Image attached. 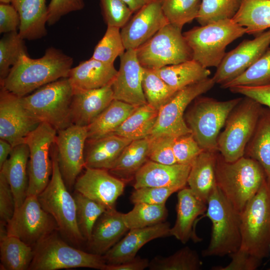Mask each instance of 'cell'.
<instances>
[{
    "label": "cell",
    "mask_w": 270,
    "mask_h": 270,
    "mask_svg": "<svg viewBox=\"0 0 270 270\" xmlns=\"http://www.w3.org/2000/svg\"><path fill=\"white\" fill-rule=\"evenodd\" d=\"M72 64V57L54 47L46 49L38 58H32L24 53L0 82V86L23 97L46 84L68 78Z\"/></svg>",
    "instance_id": "obj_1"
},
{
    "label": "cell",
    "mask_w": 270,
    "mask_h": 270,
    "mask_svg": "<svg viewBox=\"0 0 270 270\" xmlns=\"http://www.w3.org/2000/svg\"><path fill=\"white\" fill-rule=\"evenodd\" d=\"M216 178L218 188L240 213L267 178L262 166L254 160L244 156L227 162L220 154L216 156Z\"/></svg>",
    "instance_id": "obj_2"
},
{
    "label": "cell",
    "mask_w": 270,
    "mask_h": 270,
    "mask_svg": "<svg viewBox=\"0 0 270 270\" xmlns=\"http://www.w3.org/2000/svg\"><path fill=\"white\" fill-rule=\"evenodd\" d=\"M246 34V29L232 19L195 26L183 33L190 48L192 59L204 67H218L226 46Z\"/></svg>",
    "instance_id": "obj_3"
},
{
    "label": "cell",
    "mask_w": 270,
    "mask_h": 270,
    "mask_svg": "<svg viewBox=\"0 0 270 270\" xmlns=\"http://www.w3.org/2000/svg\"><path fill=\"white\" fill-rule=\"evenodd\" d=\"M206 216L212 224L210 242L204 256H224L238 250L241 244L240 213L218 186L207 201Z\"/></svg>",
    "instance_id": "obj_4"
},
{
    "label": "cell",
    "mask_w": 270,
    "mask_h": 270,
    "mask_svg": "<svg viewBox=\"0 0 270 270\" xmlns=\"http://www.w3.org/2000/svg\"><path fill=\"white\" fill-rule=\"evenodd\" d=\"M73 94L72 86L68 78H64L46 84L21 99L32 116L58 131L72 125L70 112Z\"/></svg>",
    "instance_id": "obj_5"
},
{
    "label": "cell",
    "mask_w": 270,
    "mask_h": 270,
    "mask_svg": "<svg viewBox=\"0 0 270 270\" xmlns=\"http://www.w3.org/2000/svg\"><path fill=\"white\" fill-rule=\"evenodd\" d=\"M240 248L262 260L270 254V180L266 178L240 213Z\"/></svg>",
    "instance_id": "obj_6"
},
{
    "label": "cell",
    "mask_w": 270,
    "mask_h": 270,
    "mask_svg": "<svg viewBox=\"0 0 270 270\" xmlns=\"http://www.w3.org/2000/svg\"><path fill=\"white\" fill-rule=\"evenodd\" d=\"M51 156V178L37 197L42 208L54 219L62 234L72 244L80 245L85 240L76 222V202L62 178L54 148H52Z\"/></svg>",
    "instance_id": "obj_7"
},
{
    "label": "cell",
    "mask_w": 270,
    "mask_h": 270,
    "mask_svg": "<svg viewBox=\"0 0 270 270\" xmlns=\"http://www.w3.org/2000/svg\"><path fill=\"white\" fill-rule=\"evenodd\" d=\"M56 232L33 247L34 256L28 270L78 268L105 270L107 264L102 256L76 248L66 243Z\"/></svg>",
    "instance_id": "obj_8"
},
{
    "label": "cell",
    "mask_w": 270,
    "mask_h": 270,
    "mask_svg": "<svg viewBox=\"0 0 270 270\" xmlns=\"http://www.w3.org/2000/svg\"><path fill=\"white\" fill-rule=\"evenodd\" d=\"M242 98L218 101L198 97L186 115V122L204 150L216 152L220 132L230 113Z\"/></svg>",
    "instance_id": "obj_9"
},
{
    "label": "cell",
    "mask_w": 270,
    "mask_h": 270,
    "mask_svg": "<svg viewBox=\"0 0 270 270\" xmlns=\"http://www.w3.org/2000/svg\"><path fill=\"white\" fill-rule=\"evenodd\" d=\"M261 105L246 96L230 113L218 138V150L225 161L233 162L244 156L264 110Z\"/></svg>",
    "instance_id": "obj_10"
},
{
    "label": "cell",
    "mask_w": 270,
    "mask_h": 270,
    "mask_svg": "<svg viewBox=\"0 0 270 270\" xmlns=\"http://www.w3.org/2000/svg\"><path fill=\"white\" fill-rule=\"evenodd\" d=\"M182 30L168 23L136 48L142 66L154 70L192 60V50Z\"/></svg>",
    "instance_id": "obj_11"
},
{
    "label": "cell",
    "mask_w": 270,
    "mask_h": 270,
    "mask_svg": "<svg viewBox=\"0 0 270 270\" xmlns=\"http://www.w3.org/2000/svg\"><path fill=\"white\" fill-rule=\"evenodd\" d=\"M57 130L50 124L40 122L25 138L30 150L27 196H38L46 186L52 172L50 148L55 142Z\"/></svg>",
    "instance_id": "obj_12"
},
{
    "label": "cell",
    "mask_w": 270,
    "mask_h": 270,
    "mask_svg": "<svg viewBox=\"0 0 270 270\" xmlns=\"http://www.w3.org/2000/svg\"><path fill=\"white\" fill-rule=\"evenodd\" d=\"M208 78L178 90L158 111L156 125L150 136L172 138L192 133L184 118V112L192 101L210 90L215 84Z\"/></svg>",
    "instance_id": "obj_13"
},
{
    "label": "cell",
    "mask_w": 270,
    "mask_h": 270,
    "mask_svg": "<svg viewBox=\"0 0 270 270\" xmlns=\"http://www.w3.org/2000/svg\"><path fill=\"white\" fill-rule=\"evenodd\" d=\"M7 234L34 247L52 233L58 230L53 217L42 207L36 196H28L15 209L6 224Z\"/></svg>",
    "instance_id": "obj_14"
},
{
    "label": "cell",
    "mask_w": 270,
    "mask_h": 270,
    "mask_svg": "<svg viewBox=\"0 0 270 270\" xmlns=\"http://www.w3.org/2000/svg\"><path fill=\"white\" fill-rule=\"evenodd\" d=\"M87 127L72 124L57 131L54 143L56 160L62 178L68 190L85 168L84 148Z\"/></svg>",
    "instance_id": "obj_15"
},
{
    "label": "cell",
    "mask_w": 270,
    "mask_h": 270,
    "mask_svg": "<svg viewBox=\"0 0 270 270\" xmlns=\"http://www.w3.org/2000/svg\"><path fill=\"white\" fill-rule=\"evenodd\" d=\"M270 45V29L252 40H244L225 54L212 77L215 83L222 86L242 74L266 52Z\"/></svg>",
    "instance_id": "obj_16"
},
{
    "label": "cell",
    "mask_w": 270,
    "mask_h": 270,
    "mask_svg": "<svg viewBox=\"0 0 270 270\" xmlns=\"http://www.w3.org/2000/svg\"><path fill=\"white\" fill-rule=\"evenodd\" d=\"M21 98L1 87L0 139L13 148L24 143L27 136L40 124L24 108Z\"/></svg>",
    "instance_id": "obj_17"
},
{
    "label": "cell",
    "mask_w": 270,
    "mask_h": 270,
    "mask_svg": "<svg viewBox=\"0 0 270 270\" xmlns=\"http://www.w3.org/2000/svg\"><path fill=\"white\" fill-rule=\"evenodd\" d=\"M121 28L126 50H136L168 24L162 8V0H150Z\"/></svg>",
    "instance_id": "obj_18"
},
{
    "label": "cell",
    "mask_w": 270,
    "mask_h": 270,
    "mask_svg": "<svg viewBox=\"0 0 270 270\" xmlns=\"http://www.w3.org/2000/svg\"><path fill=\"white\" fill-rule=\"evenodd\" d=\"M85 168L76 180L74 186L75 191L101 204L106 210L114 208L117 199L124 192L125 182L108 170Z\"/></svg>",
    "instance_id": "obj_19"
},
{
    "label": "cell",
    "mask_w": 270,
    "mask_h": 270,
    "mask_svg": "<svg viewBox=\"0 0 270 270\" xmlns=\"http://www.w3.org/2000/svg\"><path fill=\"white\" fill-rule=\"evenodd\" d=\"M120 58V68L111 84L114 99L137 107L146 104L142 88L143 67L136 50H126Z\"/></svg>",
    "instance_id": "obj_20"
},
{
    "label": "cell",
    "mask_w": 270,
    "mask_h": 270,
    "mask_svg": "<svg viewBox=\"0 0 270 270\" xmlns=\"http://www.w3.org/2000/svg\"><path fill=\"white\" fill-rule=\"evenodd\" d=\"M170 224L164 222L152 226L134 228L102 255L106 264H119L136 256L140 248L148 242L170 236Z\"/></svg>",
    "instance_id": "obj_21"
},
{
    "label": "cell",
    "mask_w": 270,
    "mask_h": 270,
    "mask_svg": "<svg viewBox=\"0 0 270 270\" xmlns=\"http://www.w3.org/2000/svg\"><path fill=\"white\" fill-rule=\"evenodd\" d=\"M114 100L111 84L98 88L74 90L70 112L72 124L88 126Z\"/></svg>",
    "instance_id": "obj_22"
},
{
    "label": "cell",
    "mask_w": 270,
    "mask_h": 270,
    "mask_svg": "<svg viewBox=\"0 0 270 270\" xmlns=\"http://www.w3.org/2000/svg\"><path fill=\"white\" fill-rule=\"evenodd\" d=\"M191 165H166L148 160L136 174L134 189L143 187H177L187 184Z\"/></svg>",
    "instance_id": "obj_23"
},
{
    "label": "cell",
    "mask_w": 270,
    "mask_h": 270,
    "mask_svg": "<svg viewBox=\"0 0 270 270\" xmlns=\"http://www.w3.org/2000/svg\"><path fill=\"white\" fill-rule=\"evenodd\" d=\"M207 209V204L198 199L189 188L178 191L176 205V218L170 229V236H174L183 244L192 240L199 242L200 239L194 232V226L198 216Z\"/></svg>",
    "instance_id": "obj_24"
},
{
    "label": "cell",
    "mask_w": 270,
    "mask_h": 270,
    "mask_svg": "<svg viewBox=\"0 0 270 270\" xmlns=\"http://www.w3.org/2000/svg\"><path fill=\"white\" fill-rule=\"evenodd\" d=\"M122 214L114 208L106 210L100 216L93 228L90 238L87 242L91 252L104 255L129 230Z\"/></svg>",
    "instance_id": "obj_25"
},
{
    "label": "cell",
    "mask_w": 270,
    "mask_h": 270,
    "mask_svg": "<svg viewBox=\"0 0 270 270\" xmlns=\"http://www.w3.org/2000/svg\"><path fill=\"white\" fill-rule=\"evenodd\" d=\"M117 72L114 64L91 58L72 68L68 78L74 90H90L110 84Z\"/></svg>",
    "instance_id": "obj_26"
},
{
    "label": "cell",
    "mask_w": 270,
    "mask_h": 270,
    "mask_svg": "<svg viewBox=\"0 0 270 270\" xmlns=\"http://www.w3.org/2000/svg\"><path fill=\"white\" fill-rule=\"evenodd\" d=\"M20 20L18 30L24 40L41 38L47 34L48 6L46 0H12Z\"/></svg>",
    "instance_id": "obj_27"
},
{
    "label": "cell",
    "mask_w": 270,
    "mask_h": 270,
    "mask_svg": "<svg viewBox=\"0 0 270 270\" xmlns=\"http://www.w3.org/2000/svg\"><path fill=\"white\" fill-rule=\"evenodd\" d=\"M30 156L28 146L20 144L13 149L0 170L6 176L12 191L15 209L20 207L27 196L28 176L27 168Z\"/></svg>",
    "instance_id": "obj_28"
},
{
    "label": "cell",
    "mask_w": 270,
    "mask_h": 270,
    "mask_svg": "<svg viewBox=\"0 0 270 270\" xmlns=\"http://www.w3.org/2000/svg\"><path fill=\"white\" fill-rule=\"evenodd\" d=\"M216 156V152L204 150L192 164L188 178V188L198 199L206 204L217 187Z\"/></svg>",
    "instance_id": "obj_29"
},
{
    "label": "cell",
    "mask_w": 270,
    "mask_h": 270,
    "mask_svg": "<svg viewBox=\"0 0 270 270\" xmlns=\"http://www.w3.org/2000/svg\"><path fill=\"white\" fill-rule=\"evenodd\" d=\"M132 140L112 134L98 140L88 142L84 153L85 168H101L109 170L124 148Z\"/></svg>",
    "instance_id": "obj_30"
},
{
    "label": "cell",
    "mask_w": 270,
    "mask_h": 270,
    "mask_svg": "<svg viewBox=\"0 0 270 270\" xmlns=\"http://www.w3.org/2000/svg\"><path fill=\"white\" fill-rule=\"evenodd\" d=\"M33 256V247L8 234L6 224L0 222V270H28Z\"/></svg>",
    "instance_id": "obj_31"
},
{
    "label": "cell",
    "mask_w": 270,
    "mask_h": 270,
    "mask_svg": "<svg viewBox=\"0 0 270 270\" xmlns=\"http://www.w3.org/2000/svg\"><path fill=\"white\" fill-rule=\"evenodd\" d=\"M150 144V136L132 140L108 170L110 172L124 182L134 178L138 170L149 160Z\"/></svg>",
    "instance_id": "obj_32"
},
{
    "label": "cell",
    "mask_w": 270,
    "mask_h": 270,
    "mask_svg": "<svg viewBox=\"0 0 270 270\" xmlns=\"http://www.w3.org/2000/svg\"><path fill=\"white\" fill-rule=\"evenodd\" d=\"M137 106L114 99L110 104L87 126L88 142L113 134Z\"/></svg>",
    "instance_id": "obj_33"
},
{
    "label": "cell",
    "mask_w": 270,
    "mask_h": 270,
    "mask_svg": "<svg viewBox=\"0 0 270 270\" xmlns=\"http://www.w3.org/2000/svg\"><path fill=\"white\" fill-rule=\"evenodd\" d=\"M154 70L176 91L204 80L208 78L210 74L208 68L193 59Z\"/></svg>",
    "instance_id": "obj_34"
},
{
    "label": "cell",
    "mask_w": 270,
    "mask_h": 270,
    "mask_svg": "<svg viewBox=\"0 0 270 270\" xmlns=\"http://www.w3.org/2000/svg\"><path fill=\"white\" fill-rule=\"evenodd\" d=\"M232 20L256 36L270 28V0H242Z\"/></svg>",
    "instance_id": "obj_35"
},
{
    "label": "cell",
    "mask_w": 270,
    "mask_h": 270,
    "mask_svg": "<svg viewBox=\"0 0 270 270\" xmlns=\"http://www.w3.org/2000/svg\"><path fill=\"white\" fill-rule=\"evenodd\" d=\"M158 111L148 103L138 107L113 134L132 140L150 136L156 122Z\"/></svg>",
    "instance_id": "obj_36"
},
{
    "label": "cell",
    "mask_w": 270,
    "mask_h": 270,
    "mask_svg": "<svg viewBox=\"0 0 270 270\" xmlns=\"http://www.w3.org/2000/svg\"><path fill=\"white\" fill-rule=\"evenodd\" d=\"M245 152L260 164L270 180V112L263 110Z\"/></svg>",
    "instance_id": "obj_37"
},
{
    "label": "cell",
    "mask_w": 270,
    "mask_h": 270,
    "mask_svg": "<svg viewBox=\"0 0 270 270\" xmlns=\"http://www.w3.org/2000/svg\"><path fill=\"white\" fill-rule=\"evenodd\" d=\"M168 215L166 204L138 203L129 212L122 214L128 230L152 226L164 222Z\"/></svg>",
    "instance_id": "obj_38"
},
{
    "label": "cell",
    "mask_w": 270,
    "mask_h": 270,
    "mask_svg": "<svg viewBox=\"0 0 270 270\" xmlns=\"http://www.w3.org/2000/svg\"><path fill=\"white\" fill-rule=\"evenodd\" d=\"M142 88L146 102L158 110L178 92L168 84L154 70L144 68Z\"/></svg>",
    "instance_id": "obj_39"
},
{
    "label": "cell",
    "mask_w": 270,
    "mask_h": 270,
    "mask_svg": "<svg viewBox=\"0 0 270 270\" xmlns=\"http://www.w3.org/2000/svg\"><path fill=\"white\" fill-rule=\"evenodd\" d=\"M202 262L196 251L186 246L167 257H154L150 262V270H199Z\"/></svg>",
    "instance_id": "obj_40"
},
{
    "label": "cell",
    "mask_w": 270,
    "mask_h": 270,
    "mask_svg": "<svg viewBox=\"0 0 270 270\" xmlns=\"http://www.w3.org/2000/svg\"><path fill=\"white\" fill-rule=\"evenodd\" d=\"M73 196L76 204L78 226L85 241L88 242L96 222L106 208L76 191L74 192Z\"/></svg>",
    "instance_id": "obj_41"
},
{
    "label": "cell",
    "mask_w": 270,
    "mask_h": 270,
    "mask_svg": "<svg viewBox=\"0 0 270 270\" xmlns=\"http://www.w3.org/2000/svg\"><path fill=\"white\" fill-rule=\"evenodd\" d=\"M242 0H201L196 20L200 26L220 20L232 19L238 11Z\"/></svg>",
    "instance_id": "obj_42"
},
{
    "label": "cell",
    "mask_w": 270,
    "mask_h": 270,
    "mask_svg": "<svg viewBox=\"0 0 270 270\" xmlns=\"http://www.w3.org/2000/svg\"><path fill=\"white\" fill-rule=\"evenodd\" d=\"M201 0H162V12L168 23L182 28L198 16Z\"/></svg>",
    "instance_id": "obj_43"
},
{
    "label": "cell",
    "mask_w": 270,
    "mask_h": 270,
    "mask_svg": "<svg viewBox=\"0 0 270 270\" xmlns=\"http://www.w3.org/2000/svg\"><path fill=\"white\" fill-rule=\"evenodd\" d=\"M268 84H270V48L242 74L220 86L224 88H229L238 86H258Z\"/></svg>",
    "instance_id": "obj_44"
},
{
    "label": "cell",
    "mask_w": 270,
    "mask_h": 270,
    "mask_svg": "<svg viewBox=\"0 0 270 270\" xmlns=\"http://www.w3.org/2000/svg\"><path fill=\"white\" fill-rule=\"evenodd\" d=\"M27 53L24 40L18 32L4 34L0 40V82L8 76L22 54Z\"/></svg>",
    "instance_id": "obj_45"
},
{
    "label": "cell",
    "mask_w": 270,
    "mask_h": 270,
    "mask_svg": "<svg viewBox=\"0 0 270 270\" xmlns=\"http://www.w3.org/2000/svg\"><path fill=\"white\" fill-rule=\"evenodd\" d=\"M125 50L120 28L107 26L104 36L95 46L91 58L114 64L116 58L122 54Z\"/></svg>",
    "instance_id": "obj_46"
},
{
    "label": "cell",
    "mask_w": 270,
    "mask_h": 270,
    "mask_svg": "<svg viewBox=\"0 0 270 270\" xmlns=\"http://www.w3.org/2000/svg\"><path fill=\"white\" fill-rule=\"evenodd\" d=\"M103 19L107 26L122 28L134 12L122 0H99Z\"/></svg>",
    "instance_id": "obj_47"
},
{
    "label": "cell",
    "mask_w": 270,
    "mask_h": 270,
    "mask_svg": "<svg viewBox=\"0 0 270 270\" xmlns=\"http://www.w3.org/2000/svg\"><path fill=\"white\" fill-rule=\"evenodd\" d=\"M173 150L178 164L192 165L204 150L192 133L174 138Z\"/></svg>",
    "instance_id": "obj_48"
},
{
    "label": "cell",
    "mask_w": 270,
    "mask_h": 270,
    "mask_svg": "<svg viewBox=\"0 0 270 270\" xmlns=\"http://www.w3.org/2000/svg\"><path fill=\"white\" fill-rule=\"evenodd\" d=\"M181 190L177 187H143L134 189L130 196L134 204L145 203L151 204H166L168 198Z\"/></svg>",
    "instance_id": "obj_49"
},
{
    "label": "cell",
    "mask_w": 270,
    "mask_h": 270,
    "mask_svg": "<svg viewBox=\"0 0 270 270\" xmlns=\"http://www.w3.org/2000/svg\"><path fill=\"white\" fill-rule=\"evenodd\" d=\"M149 160L164 164H178L173 150V140L172 136H151Z\"/></svg>",
    "instance_id": "obj_50"
},
{
    "label": "cell",
    "mask_w": 270,
    "mask_h": 270,
    "mask_svg": "<svg viewBox=\"0 0 270 270\" xmlns=\"http://www.w3.org/2000/svg\"><path fill=\"white\" fill-rule=\"evenodd\" d=\"M231 262L226 266H214L212 270H255L260 265L262 259L240 249L228 254Z\"/></svg>",
    "instance_id": "obj_51"
},
{
    "label": "cell",
    "mask_w": 270,
    "mask_h": 270,
    "mask_svg": "<svg viewBox=\"0 0 270 270\" xmlns=\"http://www.w3.org/2000/svg\"><path fill=\"white\" fill-rule=\"evenodd\" d=\"M84 6V0H50L48 5V24L53 25L64 16L80 10Z\"/></svg>",
    "instance_id": "obj_52"
},
{
    "label": "cell",
    "mask_w": 270,
    "mask_h": 270,
    "mask_svg": "<svg viewBox=\"0 0 270 270\" xmlns=\"http://www.w3.org/2000/svg\"><path fill=\"white\" fill-rule=\"evenodd\" d=\"M15 210L14 194L4 174L0 171V222L6 224L12 218Z\"/></svg>",
    "instance_id": "obj_53"
},
{
    "label": "cell",
    "mask_w": 270,
    "mask_h": 270,
    "mask_svg": "<svg viewBox=\"0 0 270 270\" xmlns=\"http://www.w3.org/2000/svg\"><path fill=\"white\" fill-rule=\"evenodd\" d=\"M229 89L232 92L242 94L270 108V84L258 86H238Z\"/></svg>",
    "instance_id": "obj_54"
},
{
    "label": "cell",
    "mask_w": 270,
    "mask_h": 270,
    "mask_svg": "<svg viewBox=\"0 0 270 270\" xmlns=\"http://www.w3.org/2000/svg\"><path fill=\"white\" fill-rule=\"evenodd\" d=\"M20 20L19 14L10 4L0 3V33L18 30Z\"/></svg>",
    "instance_id": "obj_55"
},
{
    "label": "cell",
    "mask_w": 270,
    "mask_h": 270,
    "mask_svg": "<svg viewBox=\"0 0 270 270\" xmlns=\"http://www.w3.org/2000/svg\"><path fill=\"white\" fill-rule=\"evenodd\" d=\"M150 261L138 256L119 264H106L105 270H144L148 268Z\"/></svg>",
    "instance_id": "obj_56"
},
{
    "label": "cell",
    "mask_w": 270,
    "mask_h": 270,
    "mask_svg": "<svg viewBox=\"0 0 270 270\" xmlns=\"http://www.w3.org/2000/svg\"><path fill=\"white\" fill-rule=\"evenodd\" d=\"M12 149L13 147L8 142L0 139V168L8 158Z\"/></svg>",
    "instance_id": "obj_57"
},
{
    "label": "cell",
    "mask_w": 270,
    "mask_h": 270,
    "mask_svg": "<svg viewBox=\"0 0 270 270\" xmlns=\"http://www.w3.org/2000/svg\"><path fill=\"white\" fill-rule=\"evenodd\" d=\"M134 13L136 12L142 6L150 0H122Z\"/></svg>",
    "instance_id": "obj_58"
},
{
    "label": "cell",
    "mask_w": 270,
    "mask_h": 270,
    "mask_svg": "<svg viewBox=\"0 0 270 270\" xmlns=\"http://www.w3.org/2000/svg\"><path fill=\"white\" fill-rule=\"evenodd\" d=\"M12 0H0V3L10 4Z\"/></svg>",
    "instance_id": "obj_59"
},
{
    "label": "cell",
    "mask_w": 270,
    "mask_h": 270,
    "mask_svg": "<svg viewBox=\"0 0 270 270\" xmlns=\"http://www.w3.org/2000/svg\"><path fill=\"white\" fill-rule=\"evenodd\" d=\"M268 270H270V268H269Z\"/></svg>",
    "instance_id": "obj_60"
}]
</instances>
